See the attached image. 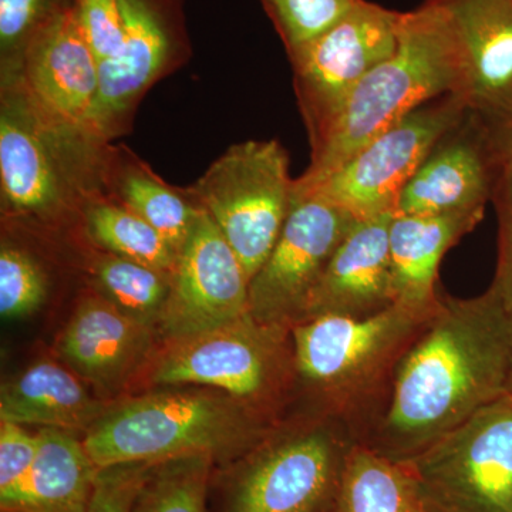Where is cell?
I'll use <instances>...</instances> for the list:
<instances>
[{"label": "cell", "instance_id": "1", "mask_svg": "<svg viewBox=\"0 0 512 512\" xmlns=\"http://www.w3.org/2000/svg\"><path fill=\"white\" fill-rule=\"evenodd\" d=\"M512 319L493 289L441 296L439 309L406 353L389 407L363 446L409 461L478 410L508 393Z\"/></svg>", "mask_w": 512, "mask_h": 512}, {"label": "cell", "instance_id": "2", "mask_svg": "<svg viewBox=\"0 0 512 512\" xmlns=\"http://www.w3.org/2000/svg\"><path fill=\"white\" fill-rule=\"evenodd\" d=\"M439 306L397 302L370 318L325 316L293 326L295 389L286 417L329 421L365 444L389 407L404 356Z\"/></svg>", "mask_w": 512, "mask_h": 512}, {"label": "cell", "instance_id": "3", "mask_svg": "<svg viewBox=\"0 0 512 512\" xmlns=\"http://www.w3.org/2000/svg\"><path fill=\"white\" fill-rule=\"evenodd\" d=\"M276 426L221 390L163 387L110 403L83 443L97 468L197 454L227 467L259 446Z\"/></svg>", "mask_w": 512, "mask_h": 512}, {"label": "cell", "instance_id": "4", "mask_svg": "<svg viewBox=\"0 0 512 512\" xmlns=\"http://www.w3.org/2000/svg\"><path fill=\"white\" fill-rule=\"evenodd\" d=\"M458 82L456 39L443 13L424 0L403 13L396 52L352 90L325 136L312 147V163L296 184H315L335 173L413 110L444 94H457Z\"/></svg>", "mask_w": 512, "mask_h": 512}, {"label": "cell", "instance_id": "5", "mask_svg": "<svg viewBox=\"0 0 512 512\" xmlns=\"http://www.w3.org/2000/svg\"><path fill=\"white\" fill-rule=\"evenodd\" d=\"M148 386L221 390L272 423L288 416L295 389L292 328L249 313L221 328L165 342L144 367Z\"/></svg>", "mask_w": 512, "mask_h": 512}, {"label": "cell", "instance_id": "6", "mask_svg": "<svg viewBox=\"0 0 512 512\" xmlns=\"http://www.w3.org/2000/svg\"><path fill=\"white\" fill-rule=\"evenodd\" d=\"M353 446L329 421L286 417L224 467L221 512H329Z\"/></svg>", "mask_w": 512, "mask_h": 512}, {"label": "cell", "instance_id": "7", "mask_svg": "<svg viewBox=\"0 0 512 512\" xmlns=\"http://www.w3.org/2000/svg\"><path fill=\"white\" fill-rule=\"evenodd\" d=\"M188 192L234 249L251 284L293 204L295 180L284 146L276 140L234 144Z\"/></svg>", "mask_w": 512, "mask_h": 512}, {"label": "cell", "instance_id": "8", "mask_svg": "<svg viewBox=\"0 0 512 512\" xmlns=\"http://www.w3.org/2000/svg\"><path fill=\"white\" fill-rule=\"evenodd\" d=\"M466 101L444 94L413 110L318 183L298 185L293 195L316 194L356 221L396 214L407 183L437 141L467 116Z\"/></svg>", "mask_w": 512, "mask_h": 512}, {"label": "cell", "instance_id": "9", "mask_svg": "<svg viewBox=\"0 0 512 512\" xmlns=\"http://www.w3.org/2000/svg\"><path fill=\"white\" fill-rule=\"evenodd\" d=\"M443 512H512V396L404 461Z\"/></svg>", "mask_w": 512, "mask_h": 512}, {"label": "cell", "instance_id": "10", "mask_svg": "<svg viewBox=\"0 0 512 512\" xmlns=\"http://www.w3.org/2000/svg\"><path fill=\"white\" fill-rule=\"evenodd\" d=\"M403 13L360 0L332 28L288 55L312 147L360 80L396 52Z\"/></svg>", "mask_w": 512, "mask_h": 512}, {"label": "cell", "instance_id": "11", "mask_svg": "<svg viewBox=\"0 0 512 512\" xmlns=\"http://www.w3.org/2000/svg\"><path fill=\"white\" fill-rule=\"evenodd\" d=\"M124 37L99 66V90L87 123L96 140L120 136L144 94L190 55L184 0H120Z\"/></svg>", "mask_w": 512, "mask_h": 512}, {"label": "cell", "instance_id": "12", "mask_svg": "<svg viewBox=\"0 0 512 512\" xmlns=\"http://www.w3.org/2000/svg\"><path fill=\"white\" fill-rule=\"evenodd\" d=\"M355 218L320 195H293L274 249L249 284V315L293 328Z\"/></svg>", "mask_w": 512, "mask_h": 512}, {"label": "cell", "instance_id": "13", "mask_svg": "<svg viewBox=\"0 0 512 512\" xmlns=\"http://www.w3.org/2000/svg\"><path fill=\"white\" fill-rule=\"evenodd\" d=\"M249 279L234 249L207 211L178 254L170 298L158 333L165 342L221 328L249 313Z\"/></svg>", "mask_w": 512, "mask_h": 512}, {"label": "cell", "instance_id": "14", "mask_svg": "<svg viewBox=\"0 0 512 512\" xmlns=\"http://www.w3.org/2000/svg\"><path fill=\"white\" fill-rule=\"evenodd\" d=\"M443 13L460 56L457 96L485 120L512 116V0H427Z\"/></svg>", "mask_w": 512, "mask_h": 512}, {"label": "cell", "instance_id": "15", "mask_svg": "<svg viewBox=\"0 0 512 512\" xmlns=\"http://www.w3.org/2000/svg\"><path fill=\"white\" fill-rule=\"evenodd\" d=\"M501 165L495 163L485 120L468 111L437 141L397 202L396 214H444L487 207Z\"/></svg>", "mask_w": 512, "mask_h": 512}, {"label": "cell", "instance_id": "16", "mask_svg": "<svg viewBox=\"0 0 512 512\" xmlns=\"http://www.w3.org/2000/svg\"><path fill=\"white\" fill-rule=\"evenodd\" d=\"M156 332L93 293L77 303L57 353L100 396L109 397L143 372L154 355Z\"/></svg>", "mask_w": 512, "mask_h": 512}, {"label": "cell", "instance_id": "17", "mask_svg": "<svg viewBox=\"0 0 512 512\" xmlns=\"http://www.w3.org/2000/svg\"><path fill=\"white\" fill-rule=\"evenodd\" d=\"M19 76L47 116L87 136L99 90V62L73 5L50 20L30 42Z\"/></svg>", "mask_w": 512, "mask_h": 512}, {"label": "cell", "instance_id": "18", "mask_svg": "<svg viewBox=\"0 0 512 512\" xmlns=\"http://www.w3.org/2000/svg\"><path fill=\"white\" fill-rule=\"evenodd\" d=\"M26 90V89H25ZM45 111L26 94L3 97L0 114V180L3 202L20 215L52 217L69 200V184Z\"/></svg>", "mask_w": 512, "mask_h": 512}, {"label": "cell", "instance_id": "19", "mask_svg": "<svg viewBox=\"0 0 512 512\" xmlns=\"http://www.w3.org/2000/svg\"><path fill=\"white\" fill-rule=\"evenodd\" d=\"M394 214L356 221L315 288L302 318L365 319L396 303L389 232Z\"/></svg>", "mask_w": 512, "mask_h": 512}, {"label": "cell", "instance_id": "20", "mask_svg": "<svg viewBox=\"0 0 512 512\" xmlns=\"http://www.w3.org/2000/svg\"><path fill=\"white\" fill-rule=\"evenodd\" d=\"M484 212L485 208L444 214H394L389 245L397 302L421 309L440 305L436 284L441 261L448 249L477 228Z\"/></svg>", "mask_w": 512, "mask_h": 512}, {"label": "cell", "instance_id": "21", "mask_svg": "<svg viewBox=\"0 0 512 512\" xmlns=\"http://www.w3.org/2000/svg\"><path fill=\"white\" fill-rule=\"evenodd\" d=\"M109 404L69 366L40 360L2 384L0 421L86 434Z\"/></svg>", "mask_w": 512, "mask_h": 512}, {"label": "cell", "instance_id": "22", "mask_svg": "<svg viewBox=\"0 0 512 512\" xmlns=\"http://www.w3.org/2000/svg\"><path fill=\"white\" fill-rule=\"evenodd\" d=\"M40 450L22 483L0 493V512H89L99 468L83 439L40 429Z\"/></svg>", "mask_w": 512, "mask_h": 512}, {"label": "cell", "instance_id": "23", "mask_svg": "<svg viewBox=\"0 0 512 512\" xmlns=\"http://www.w3.org/2000/svg\"><path fill=\"white\" fill-rule=\"evenodd\" d=\"M329 512L443 511L431 500L409 464L355 444Z\"/></svg>", "mask_w": 512, "mask_h": 512}, {"label": "cell", "instance_id": "24", "mask_svg": "<svg viewBox=\"0 0 512 512\" xmlns=\"http://www.w3.org/2000/svg\"><path fill=\"white\" fill-rule=\"evenodd\" d=\"M97 293L137 322L157 329L170 298L173 276L121 258L97 252L90 261Z\"/></svg>", "mask_w": 512, "mask_h": 512}, {"label": "cell", "instance_id": "25", "mask_svg": "<svg viewBox=\"0 0 512 512\" xmlns=\"http://www.w3.org/2000/svg\"><path fill=\"white\" fill-rule=\"evenodd\" d=\"M117 194L180 254L197 218L200 205L190 192H178L143 164L128 165L117 177Z\"/></svg>", "mask_w": 512, "mask_h": 512}, {"label": "cell", "instance_id": "26", "mask_svg": "<svg viewBox=\"0 0 512 512\" xmlns=\"http://www.w3.org/2000/svg\"><path fill=\"white\" fill-rule=\"evenodd\" d=\"M86 224L90 238L104 251L173 276L177 252L126 205L96 202L87 211Z\"/></svg>", "mask_w": 512, "mask_h": 512}, {"label": "cell", "instance_id": "27", "mask_svg": "<svg viewBox=\"0 0 512 512\" xmlns=\"http://www.w3.org/2000/svg\"><path fill=\"white\" fill-rule=\"evenodd\" d=\"M215 466L207 454L154 463L131 512H208Z\"/></svg>", "mask_w": 512, "mask_h": 512}, {"label": "cell", "instance_id": "28", "mask_svg": "<svg viewBox=\"0 0 512 512\" xmlns=\"http://www.w3.org/2000/svg\"><path fill=\"white\" fill-rule=\"evenodd\" d=\"M360 0H261L286 53L296 52L338 23Z\"/></svg>", "mask_w": 512, "mask_h": 512}, {"label": "cell", "instance_id": "29", "mask_svg": "<svg viewBox=\"0 0 512 512\" xmlns=\"http://www.w3.org/2000/svg\"><path fill=\"white\" fill-rule=\"evenodd\" d=\"M73 0H0V59L6 79L19 76L26 50L47 23Z\"/></svg>", "mask_w": 512, "mask_h": 512}, {"label": "cell", "instance_id": "30", "mask_svg": "<svg viewBox=\"0 0 512 512\" xmlns=\"http://www.w3.org/2000/svg\"><path fill=\"white\" fill-rule=\"evenodd\" d=\"M47 296L45 272L28 252L10 244L0 249V313L22 319L42 308Z\"/></svg>", "mask_w": 512, "mask_h": 512}, {"label": "cell", "instance_id": "31", "mask_svg": "<svg viewBox=\"0 0 512 512\" xmlns=\"http://www.w3.org/2000/svg\"><path fill=\"white\" fill-rule=\"evenodd\" d=\"M73 9L99 66L116 56L124 37L120 0H73Z\"/></svg>", "mask_w": 512, "mask_h": 512}, {"label": "cell", "instance_id": "32", "mask_svg": "<svg viewBox=\"0 0 512 512\" xmlns=\"http://www.w3.org/2000/svg\"><path fill=\"white\" fill-rule=\"evenodd\" d=\"M491 202L498 221V256L490 288L512 319V163L501 165Z\"/></svg>", "mask_w": 512, "mask_h": 512}, {"label": "cell", "instance_id": "33", "mask_svg": "<svg viewBox=\"0 0 512 512\" xmlns=\"http://www.w3.org/2000/svg\"><path fill=\"white\" fill-rule=\"evenodd\" d=\"M153 464L123 463L99 468L89 512H131Z\"/></svg>", "mask_w": 512, "mask_h": 512}, {"label": "cell", "instance_id": "34", "mask_svg": "<svg viewBox=\"0 0 512 512\" xmlns=\"http://www.w3.org/2000/svg\"><path fill=\"white\" fill-rule=\"evenodd\" d=\"M40 433L22 424L0 421V493L22 483L32 470L40 450Z\"/></svg>", "mask_w": 512, "mask_h": 512}, {"label": "cell", "instance_id": "35", "mask_svg": "<svg viewBox=\"0 0 512 512\" xmlns=\"http://www.w3.org/2000/svg\"><path fill=\"white\" fill-rule=\"evenodd\" d=\"M485 128L495 163H512V116L501 120H485Z\"/></svg>", "mask_w": 512, "mask_h": 512}, {"label": "cell", "instance_id": "36", "mask_svg": "<svg viewBox=\"0 0 512 512\" xmlns=\"http://www.w3.org/2000/svg\"><path fill=\"white\" fill-rule=\"evenodd\" d=\"M508 394H511V396H512V370H511L510 383H508Z\"/></svg>", "mask_w": 512, "mask_h": 512}]
</instances>
